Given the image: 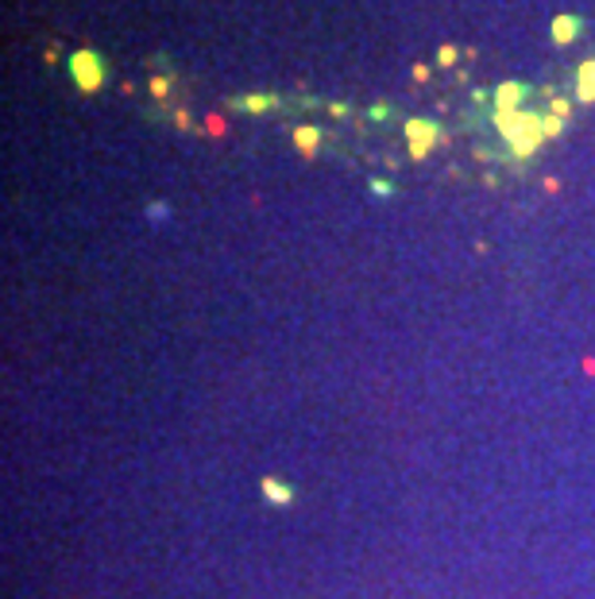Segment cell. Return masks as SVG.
Listing matches in <instances>:
<instances>
[{
	"label": "cell",
	"mask_w": 595,
	"mask_h": 599,
	"mask_svg": "<svg viewBox=\"0 0 595 599\" xmlns=\"http://www.w3.org/2000/svg\"><path fill=\"white\" fill-rule=\"evenodd\" d=\"M576 93H581L584 105L595 101V62H584L581 66V85H576Z\"/></svg>",
	"instance_id": "52a82bcc"
},
{
	"label": "cell",
	"mask_w": 595,
	"mask_h": 599,
	"mask_svg": "<svg viewBox=\"0 0 595 599\" xmlns=\"http://www.w3.org/2000/svg\"><path fill=\"white\" fill-rule=\"evenodd\" d=\"M553 116H557V120L561 116H568V101H553Z\"/></svg>",
	"instance_id": "4fadbf2b"
},
{
	"label": "cell",
	"mask_w": 595,
	"mask_h": 599,
	"mask_svg": "<svg viewBox=\"0 0 595 599\" xmlns=\"http://www.w3.org/2000/svg\"><path fill=\"white\" fill-rule=\"evenodd\" d=\"M70 74H74L77 90L85 93H97L101 82H105V66H101V59L93 51H77L74 59H70Z\"/></svg>",
	"instance_id": "7a4b0ae2"
},
{
	"label": "cell",
	"mask_w": 595,
	"mask_h": 599,
	"mask_svg": "<svg viewBox=\"0 0 595 599\" xmlns=\"http://www.w3.org/2000/svg\"><path fill=\"white\" fill-rule=\"evenodd\" d=\"M495 124L499 132L507 136V144L514 147V155H534L537 144H542L545 136H550V120H542V116H530V113H495Z\"/></svg>",
	"instance_id": "6da1fadb"
},
{
	"label": "cell",
	"mask_w": 595,
	"mask_h": 599,
	"mask_svg": "<svg viewBox=\"0 0 595 599\" xmlns=\"http://www.w3.org/2000/svg\"><path fill=\"white\" fill-rule=\"evenodd\" d=\"M317 144H321V132H317V128H298V132H294V147L305 155V159H313Z\"/></svg>",
	"instance_id": "8992f818"
},
{
	"label": "cell",
	"mask_w": 595,
	"mask_h": 599,
	"mask_svg": "<svg viewBox=\"0 0 595 599\" xmlns=\"http://www.w3.org/2000/svg\"><path fill=\"white\" fill-rule=\"evenodd\" d=\"M152 93H155V97H167V77H155V82H152Z\"/></svg>",
	"instance_id": "8fae6325"
},
{
	"label": "cell",
	"mask_w": 595,
	"mask_h": 599,
	"mask_svg": "<svg viewBox=\"0 0 595 599\" xmlns=\"http://www.w3.org/2000/svg\"><path fill=\"white\" fill-rule=\"evenodd\" d=\"M240 105L252 108V113H260V108H271L275 101H271V97H248V101H240Z\"/></svg>",
	"instance_id": "9c48e42d"
},
{
	"label": "cell",
	"mask_w": 595,
	"mask_h": 599,
	"mask_svg": "<svg viewBox=\"0 0 595 599\" xmlns=\"http://www.w3.org/2000/svg\"><path fill=\"white\" fill-rule=\"evenodd\" d=\"M437 59H441V66H452V62H457V46H441Z\"/></svg>",
	"instance_id": "30bf717a"
},
{
	"label": "cell",
	"mask_w": 595,
	"mask_h": 599,
	"mask_svg": "<svg viewBox=\"0 0 595 599\" xmlns=\"http://www.w3.org/2000/svg\"><path fill=\"white\" fill-rule=\"evenodd\" d=\"M260 492H263V500H268L271 507H291L294 495H298L294 487L283 484L279 476H263V480H260Z\"/></svg>",
	"instance_id": "277c9868"
},
{
	"label": "cell",
	"mask_w": 595,
	"mask_h": 599,
	"mask_svg": "<svg viewBox=\"0 0 595 599\" xmlns=\"http://www.w3.org/2000/svg\"><path fill=\"white\" fill-rule=\"evenodd\" d=\"M576 31H581V20H573V15H561V20L553 23V39H557V43H568Z\"/></svg>",
	"instance_id": "ba28073f"
},
{
	"label": "cell",
	"mask_w": 595,
	"mask_h": 599,
	"mask_svg": "<svg viewBox=\"0 0 595 599\" xmlns=\"http://www.w3.org/2000/svg\"><path fill=\"white\" fill-rule=\"evenodd\" d=\"M522 93H526L522 85H499V90H495V108H499V113H514V105L522 101Z\"/></svg>",
	"instance_id": "5b68a950"
},
{
	"label": "cell",
	"mask_w": 595,
	"mask_h": 599,
	"mask_svg": "<svg viewBox=\"0 0 595 599\" xmlns=\"http://www.w3.org/2000/svg\"><path fill=\"white\" fill-rule=\"evenodd\" d=\"M437 139H441V128H437V124H429V120H410V124H406V144H410L414 159H426L429 147H434Z\"/></svg>",
	"instance_id": "3957f363"
},
{
	"label": "cell",
	"mask_w": 595,
	"mask_h": 599,
	"mask_svg": "<svg viewBox=\"0 0 595 599\" xmlns=\"http://www.w3.org/2000/svg\"><path fill=\"white\" fill-rule=\"evenodd\" d=\"M372 190L379 193V198H390V186L387 182H372Z\"/></svg>",
	"instance_id": "5bb4252c"
},
{
	"label": "cell",
	"mask_w": 595,
	"mask_h": 599,
	"mask_svg": "<svg viewBox=\"0 0 595 599\" xmlns=\"http://www.w3.org/2000/svg\"><path fill=\"white\" fill-rule=\"evenodd\" d=\"M167 213H170L167 206H152V209H147V217H152V221H163V217H167Z\"/></svg>",
	"instance_id": "7c38bea8"
}]
</instances>
